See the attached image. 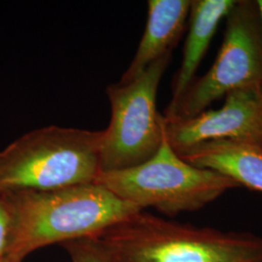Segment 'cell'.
Instances as JSON below:
<instances>
[{"label":"cell","instance_id":"6da1fadb","mask_svg":"<svg viewBox=\"0 0 262 262\" xmlns=\"http://www.w3.org/2000/svg\"><path fill=\"white\" fill-rule=\"evenodd\" d=\"M4 194L12 210L8 258L16 262L49 245L96 236L143 211L97 182Z\"/></svg>","mask_w":262,"mask_h":262},{"label":"cell","instance_id":"7a4b0ae2","mask_svg":"<svg viewBox=\"0 0 262 262\" xmlns=\"http://www.w3.org/2000/svg\"><path fill=\"white\" fill-rule=\"evenodd\" d=\"M94 237L109 262H262V236L184 225L144 211Z\"/></svg>","mask_w":262,"mask_h":262},{"label":"cell","instance_id":"3957f363","mask_svg":"<svg viewBox=\"0 0 262 262\" xmlns=\"http://www.w3.org/2000/svg\"><path fill=\"white\" fill-rule=\"evenodd\" d=\"M103 130L49 125L0 150V193L94 183L100 173Z\"/></svg>","mask_w":262,"mask_h":262},{"label":"cell","instance_id":"277c9868","mask_svg":"<svg viewBox=\"0 0 262 262\" xmlns=\"http://www.w3.org/2000/svg\"><path fill=\"white\" fill-rule=\"evenodd\" d=\"M95 182L141 210L151 207L168 215L200 210L240 187L225 175L186 162L169 145L164 125L161 145L149 160L132 168L101 172Z\"/></svg>","mask_w":262,"mask_h":262},{"label":"cell","instance_id":"5b68a950","mask_svg":"<svg viewBox=\"0 0 262 262\" xmlns=\"http://www.w3.org/2000/svg\"><path fill=\"white\" fill-rule=\"evenodd\" d=\"M170 61L168 54L129 83L107 86L111 119L103 129L100 173L132 168L159 150L164 120L157 110V95Z\"/></svg>","mask_w":262,"mask_h":262},{"label":"cell","instance_id":"8992f818","mask_svg":"<svg viewBox=\"0 0 262 262\" xmlns=\"http://www.w3.org/2000/svg\"><path fill=\"white\" fill-rule=\"evenodd\" d=\"M225 37L206 74L196 77L165 120H184L205 111L230 92L262 85V24L256 1L236 0L225 17Z\"/></svg>","mask_w":262,"mask_h":262},{"label":"cell","instance_id":"52a82bcc","mask_svg":"<svg viewBox=\"0 0 262 262\" xmlns=\"http://www.w3.org/2000/svg\"><path fill=\"white\" fill-rule=\"evenodd\" d=\"M224 106L184 120H164V133L177 155L205 142L255 141L262 143L261 86L230 92Z\"/></svg>","mask_w":262,"mask_h":262},{"label":"cell","instance_id":"ba28073f","mask_svg":"<svg viewBox=\"0 0 262 262\" xmlns=\"http://www.w3.org/2000/svg\"><path fill=\"white\" fill-rule=\"evenodd\" d=\"M191 0H149L148 19L130 64L119 83L126 84L172 53L185 30Z\"/></svg>","mask_w":262,"mask_h":262},{"label":"cell","instance_id":"9c48e42d","mask_svg":"<svg viewBox=\"0 0 262 262\" xmlns=\"http://www.w3.org/2000/svg\"><path fill=\"white\" fill-rule=\"evenodd\" d=\"M180 157L195 167L225 175L240 187L262 192L260 142L230 139L210 141L197 145Z\"/></svg>","mask_w":262,"mask_h":262},{"label":"cell","instance_id":"30bf717a","mask_svg":"<svg viewBox=\"0 0 262 262\" xmlns=\"http://www.w3.org/2000/svg\"><path fill=\"white\" fill-rule=\"evenodd\" d=\"M236 0H192L188 32L183 59L172 83V98L167 107L177 103L196 78V71L211 44L221 20L233 8Z\"/></svg>","mask_w":262,"mask_h":262},{"label":"cell","instance_id":"8fae6325","mask_svg":"<svg viewBox=\"0 0 262 262\" xmlns=\"http://www.w3.org/2000/svg\"><path fill=\"white\" fill-rule=\"evenodd\" d=\"M72 262H109L103 249L94 237L63 244Z\"/></svg>","mask_w":262,"mask_h":262},{"label":"cell","instance_id":"7c38bea8","mask_svg":"<svg viewBox=\"0 0 262 262\" xmlns=\"http://www.w3.org/2000/svg\"><path fill=\"white\" fill-rule=\"evenodd\" d=\"M12 230V210L4 193H0V262L8 258Z\"/></svg>","mask_w":262,"mask_h":262},{"label":"cell","instance_id":"4fadbf2b","mask_svg":"<svg viewBox=\"0 0 262 262\" xmlns=\"http://www.w3.org/2000/svg\"><path fill=\"white\" fill-rule=\"evenodd\" d=\"M256 3H257V7H258V11H259V15H260L262 24V0H257Z\"/></svg>","mask_w":262,"mask_h":262},{"label":"cell","instance_id":"5bb4252c","mask_svg":"<svg viewBox=\"0 0 262 262\" xmlns=\"http://www.w3.org/2000/svg\"><path fill=\"white\" fill-rule=\"evenodd\" d=\"M4 262H16V261H13V260H11V259H9V258H7V259H5V260H4Z\"/></svg>","mask_w":262,"mask_h":262},{"label":"cell","instance_id":"9a60e30c","mask_svg":"<svg viewBox=\"0 0 262 262\" xmlns=\"http://www.w3.org/2000/svg\"><path fill=\"white\" fill-rule=\"evenodd\" d=\"M261 94H262V85H261Z\"/></svg>","mask_w":262,"mask_h":262}]
</instances>
